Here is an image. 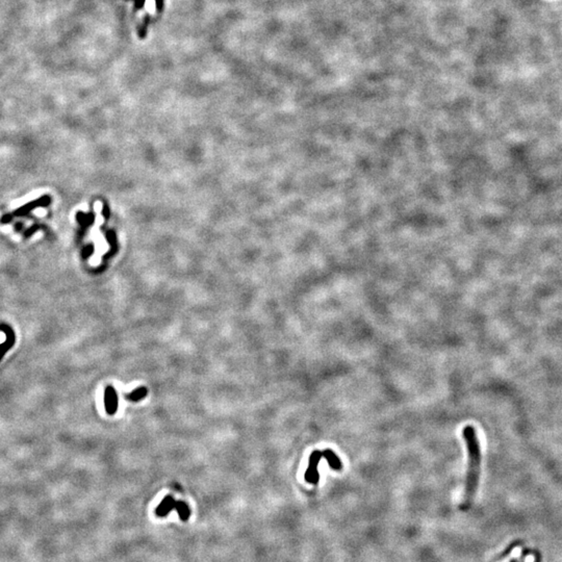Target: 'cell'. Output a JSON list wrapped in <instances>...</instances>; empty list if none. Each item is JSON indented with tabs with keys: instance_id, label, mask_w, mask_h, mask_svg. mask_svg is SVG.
I'll list each match as a JSON object with an SVG mask.
<instances>
[{
	"instance_id": "cell-7",
	"label": "cell",
	"mask_w": 562,
	"mask_h": 562,
	"mask_svg": "<svg viewBox=\"0 0 562 562\" xmlns=\"http://www.w3.org/2000/svg\"><path fill=\"white\" fill-rule=\"evenodd\" d=\"M145 6H146V9L148 10V13L154 14V12H155V9H154V0H147Z\"/></svg>"
},
{
	"instance_id": "cell-5",
	"label": "cell",
	"mask_w": 562,
	"mask_h": 562,
	"mask_svg": "<svg viewBox=\"0 0 562 562\" xmlns=\"http://www.w3.org/2000/svg\"><path fill=\"white\" fill-rule=\"evenodd\" d=\"M322 455L323 457H325V459L329 464V467L333 471L340 472L343 470V462L340 459V457L337 455L336 452H333L331 449H326L322 451Z\"/></svg>"
},
{
	"instance_id": "cell-4",
	"label": "cell",
	"mask_w": 562,
	"mask_h": 562,
	"mask_svg": "<svg viewBox=\"0 0 562 562\" xmlns=\"http://www.w3.org/2000/svg\"><path fill=\"white\" fill-rule=\"evenodd\" d=\"M104 404L106 412L109 415H115L118 410V396L115 388L109 386L105 390L104 395Z\"/></svg>"
},
{
	"instance_id": "cell-1",
	"label": "cell",
	"mask_w": 562,
	"mask_h": 562,
	"mask_svg": "<svg viewBox=\"0 0 562 562\" xmlns=\"http://www.w3.org/2000/svg\"><path fill=\"white\" fill-rule=\"evenodd\" d=\"M462 435L466 440L468 449V472L466 479V489H464V495L462 508L469 509L472 504L473 498L476 494L479 477H480V466H481V450L480 442L477 436L476 429L472 425L466 426L463 428Z\"/></svg>"
},
{
	"instance_id": "cell-2",
	"label": "cell",
	"mask_w": 562,
	"mask_h": 562,
	"mask_svg": "<svg viewBox=\"0 0 562 562\" xmlns=\"http://www.w3.org/2000/svg\"><path fill=\"white\" fill-rule=\"evenodd\" d=\"M172 510H176L182 521H188L191 515V510L187 503L182 501H175L174 498L171 495H167L161 501V503L157 506L155 509V513L159 517H164L168 515Z\"/></svg>"
},
{
	"instance_id": "cell-6",
	"label": "cell",
	"mask_w": 562,
	"mask_h": 562,
	"mask_svg": "<svg viewBox=\"0 0 562 562\" xmlns=\"http://www.w3.org/2000/svg\"><path fill=\"white\" fill-rule=\"evenodd\" d=\"M147 388L142 386V387H139L137 390L133 391L131 394L127 395V399L129 401H133V402H138L140 400H143L146 396H147Z\"/></svg>"
},
{
	"instance_id": "cell-3",
	"label": "cell",
	"mask_w": 562,
	"mask_h": 562,
	"mask_svg": "<svg viewBox=\"0 0 562 562\" xmlns=\"http://www.w3.org/2000/svg\"><path fill=\"white\" fill-rule=\"evenodd\" d=\"M322 457H323L322 451H319V450L313 451L310 454L308 468L305 472V480L308 483H311L313 485H317L319 483L320 475H319L318 468H319V463H320Z\"/></svg>"
}]
</instances>
